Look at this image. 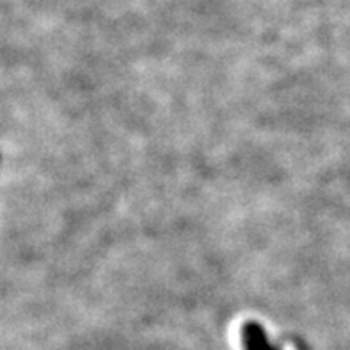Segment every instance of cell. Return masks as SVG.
Listing matches in <instances>:
<instances>
[{
  "label": "cell",
  "mask_w": 350,
  "mask_h": 350,
  "mask_svg": "<svg viewBox=\"0 0 350 350\" xmlns=\"http://www.w3.org/2000/svg\"><path fill=\"white\" fill-rule=\"evenodd\" d=\"M241 341H243L245 350H279L268 341L262 325L256 322L245 323L243 329H241Z\"/></svg>",
  "instance_id": "1"
}]
</instances>
